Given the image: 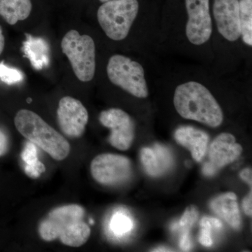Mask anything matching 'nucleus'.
Wrapping results in <instances>:
<instances>
[{
  "instance_id": "1",
  "label": "nucleus",
  "mask_w": 252,
  "mask_h": 252,
  "mask_svg": "<svg viewBox=\"0 0 252 252\" xmlns=\"http://www.w3.org/2000/svg\"><path fill=\"white\" fill-rule=\"evenodd\" d=\"M85 210L76 204L56 207L39 225V234L46 242L59 238L63 245L79 248L91 236L90 227L84 220Z\"/></svg>"
},
{
  "instance_id": "2",
  "label": "nucleus",
  "mask_w": 252,
  "mask_h": 252,
  "mask_svg": "<svg viewBox=\"0 0 252 252\" xmlns=\"http://www.w3.org/2000/svg\"><path fill=\"white\" fill-rule=\"evenodd\" d=\"M174 105L181 117L217 127L223 121V113L213 94L203 84L188 81L176 88Z\"/></svg>"
},
{
  "instance_id": "3",
  "label": "nucleus",
  "mask_w": 252,
  "mask_h": 252,
  "mask_svg": "<svg viewBox=\"0 0 252 252\" xmlns=\"http://www.w3.org/2000/svg\"><path fill=\"white\" fill-rule=\"evenodd\" d=\"M14 124L23 137L55 160H64L69 155L70 145L68 141L36 113L21 109L15 117Z\"/></svg>"
},
{
  "instance_id": "4",
  "label": "nucleus",
  "mask_w": 252,
  "mask_h": 252,
  "mask_svg": "<svg viewBox=\"0 0 252 252\" xmlns=\"http://www.w3.org/2000/svg\"><path fill=\"white\" fill-rule=\"evenodd\" d=\"M139 11L137 0H112L101 5L97 21L106 35L114 41H122L128 35Z\"/></svg>"
},
{
  "instance_id": "5",
  "label": "nucleus",
  "mask_w": 252,
  "mask_h": 252,
  "mask_svg": "<svg viewBox=\"0 0 252 252\" xmlns=\"http://www.w3.org/2000/svg\"><path fill=\"white\" fill-rule=\"evenodd\" d=\"M63 52L71 63L79 80L88 82L95 73V45L90 36L81 35L77 31L68 32L61 42Z\"/></svg>"
},
{
  "instance_id": "6",
  "label": "nucleus",
  "mask_w": 252,
  "mask_h": 252,
  "mask_svg": "<svg viewBox=\"0 0 252 252\" xmlns=\"http://www.w3.org/2000/svg\"><path fill=\"white\" fill-rule=\"evenodd\" d=\"M107 72L114 85L138 98L148 97L144 68L140 63L122 55H114L109 60Z\"/></svg>"
},
{
  "instance_id": "7",
  "label": "nucleus",
  "mask_w": 252,
  "mask_h": 252,
  "mask_svg": "<svg viewBox=\"0 0 252 252\" xmlns=\"http://www.w3.org/2000/svg\"><path fill=\"white\" fill-rule=\"evenodd\" d=\"M91 172L96 182L104 186L121 185L130 178L132 163L128 158L114 154H102L94 158Z\"/></svg>"
},
{
  "instance_id": "8",
  "label": "nucleus",
  "mask_w": 252,
  "mask_h": 252,
  "mask_svg": "<svg viewBox=\"0 0 252 252\" xmlns=\"http://www.w3.org/2000/svg\"><path fill=\"white\" fill-rule=\"evenodd\" d=\"M99 122L111 130L109 142L121 151L130 149L135 138V126L127 113L121 109L112 108L100 113Z\"/></svg>"
},
{
  "instance_id": "9",
  "label": "nucleus",
  "mask_w": 252,
  "mask_h": 252,
  "mask_svg": "<svg viewBox=\"0 0 252 252\" xmlns=\"http://www.w3.org/2000/svg\"><path fill=\"white\" fill-rule=\"evenodd\" d=\"M185 2L188 14L187 38L194 45H203L210 39L212 33L210 0H185Z\"/></svg>"
},
{
  "instance_id": "10",
  "label": "nucleus",
  "mask_w": 252,
  "mask_h": 252,
  "mask_svg": "<svg viewBox=\"0 0 252 252\" xmlns=\"http://www.w3.org/2000/svg\"><path fill=\"white\" fill-rule=\"evenodd\" d=\"M58 123L63 133L70 138H79L85 131L89 113L80 101L66 96L60 100Z\"/></svg>"
},
{
  "instance_id": "11",
  "label": "nucleus",
  "mask_w": 252,
  "mask_h": 252,
  "mask_svg": "<svg viewBox=\"0 0 252 252\" xmlns=\"http://www.w3.org/2000/svg\"><path fill=\"white\" fill-rule=\"evenodd\" d=\"M243 150V147L237 143L234 136L226 132L220 134L210 144V162L204 165V175L208 177L215 175L220 168L235 161Z\"/></svg>"
},
{
  "instance_id": "12",
  "label": "nucleus",
  "mask_w": 252,
  "mask_h": 252,
  "mask_svg": "<svg viewBox=\"0 0 252 252\" xmlns=\"http://www.w3.org/2000/svg\"><path fill=\"white\" fill-rule=\"evenodd\" d=\"M213 14L217 29L226 40H238L241 35L239 0H214Z\"/></svg>"
},
{
  "instance_id": "13",
  "label": "nucleus",
  "mask_w": 252,
  "mask_h": 252,
  "mask_svg": "<svg viewBox=\"0 0 252 252\" xmlns=\"http://www.w3.org/2000/svg\"><path fill=\"white\" fill-rule=\"evenodd\" d=\"M175 139L177 143L190 151L195 161L203 160L210 140L206 132L192 126H181L175 131Z\"/></svg>"
},
{
  "instance_id": "14",
  "label": "nucleus",
  "mask_w": 252,
  "mask_h": 252,
  "mask_svg": "<svg viewBox=\"0 0 252 252\" xmlns=\"http://www.w3.org/2000/svg\"><path fill=\"white\" fill-rule=\"evenodd\" d=\"M140 159L144 170L152 177L160 176L168 170L172 160L170 151L160 144H156L153 148H142Z\"/></svg>"
},
{
  "instance_id": "15",
  "label": "nucleus",
  "mask_w": 252,
  "mask_h": 252,
  "mask_svg": "<svg viewBox=\"0 0 252 252\" xmlns=\"http://www.w3.org/2000/svg\"><path fill=\"white\" fill-rule=\"evenodd\" d=\"M238 198L233 192H227L214 198L210 208L235 230L241 228L242 220L238 204Z\"/></svg>"
},
{
  "instance_id": "16",
  "label": "nucleus",
  "mask_w": 252,
  "mask_h": 252,
  "mask_svg": "<svg viewBox=\"0 0 252 252\" xmlns=\"http://www.w3.org/2000/svg\"><path fill=\"white\" fill-rule=\"evenodd\" d=\"M22 51L34 69L40 70L49 65L51 58L50 47L47 41L43 38L26 34Z\"/></svg>"
},
{
  "instance_id": "17",
  "label": "nucleus",
  "mask_w": 252,
  "mask_h": 252,
  "mask_svg": "<svg viewBox=\"0 0 252 252\" xmlns=\"http://www.w3.org/2000/svg\"><path fill=\"white\" fill-rule=\"evenodd\" d=\"M31 11V0H0V16L11 26L28 18Z\"/></svg>"
},
{
  "instance_id": "18",
  "label": "nucleus",
  "mask_w": 252,
  "mask_h": 252,
  "mask_svg": "<svg viewBox=\"0 0 252 252\" xmlns=\"http://www.w3.org/2000/svg\"><path fill=\"white\" fill-rule=\"evenodd\" d=\"M21 157L26 163L25 172L31 178H38L45 172L46 168L42 162H39L37 158V150L35 144L32 142H28L23 149Z\"/></svg>"
},
{
  "instance_id": "19",
  "label": "nucleus",
  "mask_w": 252,
  "mask_h": 252,
  "mask_svg": "<svg viewBox=\"0 0 252 252\" xmlns=\"http://www.w3.org/2000/svg\"><path fill=\"white\" fill-rule=\"evenodd\" d=\"M240 21L241 35L247 45L252 46V0H240Z\"/></svg>"
},
{
  "instance_id": "20",
  "label": "nucleus",
  "mask_w": 252,
  "mask_h": 252,
  "mask_svg": "<svg viewBox=\"0 0 252 252\" xmlns=\"http://www.w3.org/2000/svg\"><path fill=\"white\" fill-rule=\"evenodd\" d=\"M200 232L199 235V242L203 246L210 248L213 244L212 238V230L220 229L222 222L220 220L212 217H203L200 222Z\"/></svg>"
},
{
  "instance_id": "21",
  "label": "nucleus",
  "mask_w": 252,
  "mask_h": 252,
  "mask_svg": "<svg viewBox=\"0 0 252 252\" xmlns=\"http://www.w3.org/2000/svg\"><path fill=\"white\" fill-rule=\"evenodd\" d=\"M132 227L133 223L130 217L121 212H116L109 223L111 231L117 237H122L130 233Z\"/></svg>"
},
{
  "instance_id": "22",
  "label": "nucleus",
  "mask_w": 252,
  "mask_h": 252,
  "mask_svg": "<svg viewBox=\"0 0 252 252\" xmlns=\"http://www.w3.org/2000/svg\"><path fill=\"white\" fill-rule=\"evenodd\" d=\"M24 79V75L21 71L16 68L6 65L4 62L0 63V79L5 84L12 85L21 82Z\"/></svg>"
},
{
  "instance_id": "23",
  "label": "nucleus",
  "mask_w": 252,
  "mask_h": 252,
  "mask_svg": "<svg viewBox=\"0 0 252 252\" xmlns=\"http://www.w3.org/2000/svg\"><path fill=\"white\" fill-rule=\"evenodd\" d=\"M198 207L195 205H190V206L187 207L182 215L180 222H179V225L182 230V233H185V232L190 233V230L198 220Z\"/></svg>"
},
{
  "instance_id": "24",
  "label": "nucleus",
  "mask_w": 252,
  "mask_h": 252,
  "mask_svg": "<svg viewBox=\"0 0 252 252\" xmlns=\"http://www.w3.org/2000/svg\"><path fill=\"white\" fill-rule=\"evenodd\" d=\"M180 247L181 250L184 252H188L191 248V242H190V233L185 232L182 233L180 240Z\"/></svg>"
},
{
  "instance_id": "25",
  "label": "nucleus",
  "mask_w": 252,
  "mask_h": 252,
  "mask_svg": "<svg viewBox=\"0 0 252 252\" xmlns=\"http://www.w3.org/2000/svg\"><path fill=\"white\" fill-rule=\"evenodd\" d=\"M243 207L244 212L249 217L252 215V189L248 195L243 200Z\"/></svg>"
},
{
  "instance_id": "26",
  "label": "nucleus",
  "mask_w": 252,
  "mask_h": 252,
  "mask_svg": "<svg viewBox=\"0 0 252 252\" xmlns=\"http://www.w3.org/2000/svg\"><path fill=\"white\" fill-rule=\"evenodd\" d=\"M8 138L4 131L0 130V157L4 155L8 150Z\"/></svg>"
},
{
  "instance_id": "27",
  "label": "nucleus",
  "mask_w": 252,
  "mask_h": 252,
  "mask_svg": "<svg viewBox=\"0 0 252 252\" xmlns=\"http://www.w3.org/2000/svg\"><path fill=\"white\" fill-rule=\"evenodd\" d=\"M240 177L244 182H247L252 188V172L251 168L244 169V170H242L241 172H240Z\"/></svg>"
},
{
  "instance_id": "28",
  "label": "nucleus",
  "mask_w": 252,
  "mask_h": 252,
  "mask_svg": "<svg viewBox=\"0 0 252 252\" xmlns=\"http://www.w3.org/2000/svg\"><path fill=\"white\" fill-rule=\"evenodd\" d=\"M5 39L3 34L2 28L0 26V55L3 52L4 49Z\"/></svg>"
},
{
  "instance_id": "29",
  "label": "nucleus",
  "mask_w": 252,
  "mask_h": 252,
  "mask_svg": "<svg viewBox=\"0 0 252 252\" xmlns=\"http://www.w3.org/2000/svg\"><path fill=\"white\" fill-rule=\"evenodd\" d=\"M171 249L165 248V247H160L158 248L154 249L153 252H172Z\"/></svg>"
},
{
  "instance_id": "30",
  "label": "nucleus",
  "mask_w": 252,
  "mask_h": 252,
  "mask_svg": "<svg viewBox=\"0 0 252 252\" xmlns=\"http://www.w3.org/2000/svg\"><path fill=\"white\" fill-rule=\"evenodd\" d=\"M99 1H102V2H106V1H112V0H99Z\"/></svg>"
}]
</instances>
